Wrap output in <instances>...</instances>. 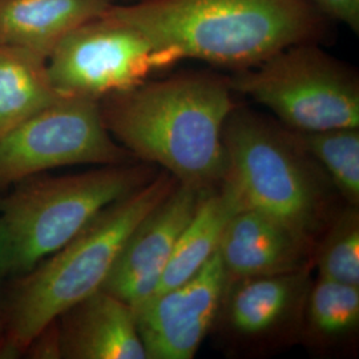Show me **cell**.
<instances>
[{"label":"cell","mask_w":359,"mask_h":359,"mask_svg":"<svg viewBox=\"0 0 359 359\" xmlns=\"http://www.w3.org/2000/svg\"><path fill=\"white\" fill-rule=\"evenodd\" d=\"M233 93L229 77L198 71L147 80L99 103L105 127L127 152L179 182L210 189L228 169L222 132L237 105Z\"/></svg>","instance_id":"1"},{"label":"cell","mask_w":359,"mask_h":359,"mask_svg":"<svg viewBox=\"0 0 359 359\" xmlns=\"http://www.w3.org/2000/svg\"><path fill=\"white\" fill-rule=\"evenodd\" d=\"M115 10L169 67L197 59L234 71L295 44H320L334 23L310 0H148Z\"/></svg>","instance_id":"2"},{"label":"cell","mask_w":359,"mask_h":359,"mask_svg":"<svg viewBox=\"0 0 359 359\" xmlns=\"http://www.w3.org/2000/svg\"><path fill=\"white\" fill-rule=\"evenodd\" d=\"M175 187L164 173L108 206L97 217L32 270L3 309L7 320V358L26 351L32 339L68 309L103 289L135 226Z\"/></svg>","instance_id":"3"},{"label":"cell","mask_w":359,"mask_h":359,"mask_svg":"<svg viewBox=\"0 0 359 359\" xmlns=\"http://www.w3.org/2000/svg\"><path fill=\"white\" fill-rule=\"evenodd\" d=\"M149 173L126 163L18 182L0 200V218L13 248V274L23 276L57 252L108 206L151 181Z\"/></svg>","instance_id":"4"},{"label":"cell","mask_w":359,"mask_h":359,"mask_svg":"<svg viewBox=\"0 0 359 359\" xmlns=\"http://www.w3.org/2000/svg\"><path fill=\"white\" fill-rule=\"evenodd\" d=\"M222 137L228 157L224 180L243 208L258 210L311 240L323 221V194L292 133L236 105Z\"/></svg>","instance_id":"5"},{"label":"cell","mask_w":359,"mask_h":359,"mask_svg":"<svg viewBox=\"0 0 359 359\" xmlns=\"http://www.w3.org/2000/svg\"><path fill=\"white\" fill-rule=\"evenodd\" d=\"M229 81L231 90L266 107L295 132L359 128L358 77L318 43L287 47L236 71Z\"/></svg>","instance_id":"6"},{"label":"cell","mask_w":359,"mask_h":359,"mask_svg":"<svg viewBox=\"0 0 359 359\" xmlns=\"http://www.w3.org/2000/svg\"><path fill=\"white\" fill-rule=\"evenodd\" d=\"M169 65L112 4L107 11L71 31L47 59L55 90L65 97L100 102L132 90Z\"/></svg>","instance_id":"7"},{"label":"cell","mask_w":359,"mask_h":359,"mask_svg":"<svg viewBox=\"0 0 359 359\" xmlns=\"http://www.w3.org/2000/svg\"><path fill=\"white\" fill-rule=\"evenodd\" d=\"M128 157L105 127L99 102L62 96L0 137V188L55 168L117 165Z\"/></svg>","instance_id":"8"},{"label":"cell","mask_w":359,"mask_h":359,"mask_svg":"<svg viewBox=\"0 0 359 359\" xmlns=\"http://www.w3.org/2000/svg\"><path fill=\"white\" fill-rule=\"evenodd\" d=\"M228 283L217 250L192 278L133 309L147 359L193 358L216 322Z\"/></svg>","instance_id":"9"},{"label":"cell","mask_w":359,"mask_h":359,"mask_svg":"<svg viewBox=\"0 0 359 359\" xmlns=\"http://www.w3.org/2000/svg\"><path fill=\"white\" fill-rule=\"evenodd\" d=\"M208 189L175 185L135 226L103 289L136 309L154 295L181 231Z\"/></svg>","instance_id":"10"},{"label":"cell","mask_w":359,"mask_h":359,"mask_svg":"<svg viewBox=\"0 0 359 359\" xmlns=\"http://www.w3.org/2000/svg\"><path fill=\"white\" fill-rule=\"evenodd\" d=\"M310 240L250 208L231 216L218 246L229 280L306 269Z\"/></svg>","instance_id":"11"},{"label":"cell","mask_w":359,"mask_h":359,"mask_svg":"<svg viewBox=\"0 0 359 359\" xmlns=\"http://www.w3.org/2000/svg\"><path fill=\"white\" fill-rule=\"evenodd\" d=\"M56 322L62 358L147 359L133 309L104 289Z\"/></svg>","instance_id":"12"},{"label":"cell","mask_w":359,"mask_h":359,"mask_svg":"<svg viewBox=\"0 0 359 359\" xmlns=\"http://www.w3.org/2000/svg\"><path fill=\"white\" fill-rule=\"evenodd\" d=\"M221 308L226 325L243 338H261L277 332L305 304L308 268L293 273L231 280Z\"/></svg>","instance_id":"13"},{"label":"cell","mask_w":359,"mask_h":359,"mask_svg":"<svg viewBox=\"0 0 359 359\" xmlns=\"http://www.w3.org/2000/svg\"><path fill=\"white\" fill-rule=\"evenodd\" d=\"M112 4L114 0H0V46L48 59L71 31Z\"/></svg>","instance_id":"14"},{"label":"cell","mask_w":359,"mask_h":359,"mask_svg":"<svg viewBox=\"0 0 359 359\" xmlns=\"http://www.w3.org/2000/svg\"><path fill=\"white\" fill-rule=\"evenodd\" d=\"M240 208V198L228 181L222 180L217 192L206 191L196 213L181 231L154 295L179 286L201 270L217 252L229 219Z\"/></svg>","instance_id":"15"},{"label":"cell","mask_w":359,"mask_h":359,"mask_svg":"<svg viewBox=\"0 0 359 359\" xmlns=\"http://www.w3.org/2000/svg\"><path fill=\"white\" fill-rule=\"evenodd\" d=\"M59 97L48 76L47 59L0 46V137Z\"/></svg>","instance_id":"16"},{"label":"cell","mask_w":359,"mask_h":359,"mask_svg":"<svg viewBox=\"0 0 359 359\" xmlns=\"http://www.w3.org/2000/svg\"><path fill=\"white\" fill-rule=\"evenodd\" d=\"M297 145L327 172L337 189L351 205L359 204V130L337 128L293 132Z\"/></svg>","instance_id":"17"},{"label":"cell","mask_w":359,"mask_h":359,"mask_svg":"<svg viewBox=\"0 0 359 359\" xmlns=\"http://www.w3.org/2000/svg\"><path fill=\"white\" fill-rule=\"evenodd\" d=\"M304 305L310 330L322 339H342L358 329L359 286L320 277Z\"/></svg>","instance_id":"18"},{"label":"cell","mask_w":359,"mask_h":359,"mask_svg":"<svg viewBox=\"0 0 359 359\" xmlns=\"http://www.w3.org/2000/svg\"><path fill=\"white\" fill-rule=\"evenodd\" d=\"M320 277L359 286V217L348 209L334 222L317 255Z\"/></svg>","instance_id":"19"},{"label":"cell","mask_w":359,"mask_h":359,"mask_svg":"<svg viewBox=\"0 0 359 359\" xmlns=\"http://www.w3.org/2000/svg\"><path fill=\"white\" fill-rule=\"evenodd\" d=\"M334 23L359 32V0H310Z\"/></svg>","instance_id":"20"},{"label":"cell","mask_w":359,"mask_h":359,"mask_svg":"<svg viewBox=\"0 0 359 359\" xmlns=\"http://www.w3.org/2000/svg\"><path fill=\"white\" fill-rule=\"evenodd\" d=\"M31 358H62L57 322H52L41 333H39L26 348Z\"/></svg>","instance_id":"21"},{"label":"cell","mask_w":359,"mask_h":359,"mask_svg":"<svg viewBox=\"0 0 359 359\" xmlns=\"http://www.w3.org/2000/svg\"><path fill=\"white\" fill-rule=\"evenodd\" d=\"M7 276H13V248L8 231L0 218V283Z\"/></svg>","instance_id":"22"},{"label":"cell","mask_w":359,"mask_h":359,"mask_svg":"<svg viewBox=\"0 0 359 359\" xmlns=\"http://www.w3.org/2000/svg\"><path fill=\"white\" fill-rule=\"evenodd\" d=\"M0 358H7V320L3 308H0Z\"/></svg>","instance_id":"23"},{"label":"cell","mask_w":359,"mask_h":359,"mask_svg":"<svg viewBox=\"0 0 359 359\" xmlns=\"http://www.w3.org/2000/svg\"><path fill=\"white\" fill-rule=\"evenodd\" d=\"M142 1H148V0H130V3H142Z\"/></svg>","instance_id":"24"}]
</instances>
